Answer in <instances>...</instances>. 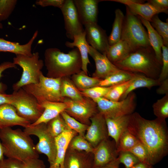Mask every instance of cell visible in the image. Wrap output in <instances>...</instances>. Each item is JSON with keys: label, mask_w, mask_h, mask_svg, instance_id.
Segmentation results:
<instances>
[{"label": "cell", "mask_w": 168, "mask_h": 168, "mask_svg": "<svg viewBox=\"0 0 168 168\" xmlns=\"http://www.w3.org/2000/svg\"><path fill=\"white\" fill-rule=\"evenodd\" d=\"M11 103V94H8L0 92V105Z\"/></svg>", "instance_id": "cell-51"}, {"label": "cell", "mask_w": 168, "mask_h": 168, "mask_svg": "<svg viewBox=\"0 0 168 168\" xmlns=\"http://www.w3.org/2000/svg\"><path fill=\"white\" fill-rule=\"evenodd\" d=\"M133 52L128 44L120 40L109 46L106 55L110 61L114 64L123 60Z\"/></svg>", "instance_id": "cell-27"}, {"label": "cell", "mask_w": 168, "mask_h": 168, "mask_svg": "<svg viewBox=\"0 0 168 168\" xmlns=\"http://www.w3.org/2000/svg\"><path fill=\"white\" fill-rule=\"evenodd\" d=\"M114 64L120 69L154 79H158L162 66L151 47L138 48Z\"/></svg>", "instance_id": "cell-4"}, {"label": "cell", "mask_w": 168, "mask_h": 168, "mask_svg": "<svg viewBox=\"0 0 168 168\" xmlns=\"http://www.w3.org/2000/svg\"><path fill=\"white\" fill-rule=\"evenodd\" d=\"M125 5L128 9L133 14L139 16L149 22L152 17L160 13L167 14L168 9H163L156 7L144 1L138 0H110Z\"/></svg>", "instance_id": "cell-15"}, {"label": "cell", "mask_w": 168, "mask_h": 168, "mask_svg": "<svg viewBox=\"0 0 168 168\" xmlns=\"http://www.w3.org/2000/svg\"><path fill=\"white\" fill-rule=\"evenodd\" d=\"M115 17L113 24L112 30L108 37L109 44L112 45L121 40L125 16L119 9L115 11Z\"/></svg>", "instance_id": "cell-31"}, {"label": "cell", "mask_w": 168, "mask_h": 168, "mask_svg": "<svg viewBox=\"0 0 168 168\" xmlns=\"http://www.w3.org/2000/svg\"><path fill=\"white\" fill-rule=\"evenodd\" d=\"M94 168L102 167L114 160L117 157L114 142H112L108 138L102 141L94 148Z\"/></svg>", "instance_id": "cell-16"}, {"label": "cell", "mask_w": 168, "mask_h": 168, "mask_svg": "<svg viewBox=\"0 0 168 168\" xmlns=\"http://www.w3.org/2000/svg\"><path fill=\"white\" fill-rule=\"evenodd\" d=\"M61 78H54L44 76L42 72L39 82L25 85L22 88L34 97L41 105L44 102H63L60 90Z\"/></svg>", "instance_id": "cell-6"}, {"label": "cell", "mask_w": 168, "mask_h": 168, "mask_svg": "<svg viewBox=\"0 0 168 168\" xmlns=\"http://www.w3.org/2000/svg\"><path fill=\"white\" fill-rule=\"evenodd\" d=\"M137 16L143 25L147 29L150 45L154 52L156 58L162 65V47L164 45L162 39L152 26L150 22Z\"/></svg>", "instance_id": "cell-26"}, {"label": "cell", "mask_w": 168, "mask_h": 168, "mask_svg": "<svg viewBox=\"0 0 168 168\" xmlns=\"http://www.w3.org/2000/svg\"><path fill=\"white\" fill-rule=\"evenodd\" d=\"M0 140L4 156L22 162L39 158V153L30 135L20 128L0 129Z\"/></svg>", "instance_id": "cell-2"}, {"label": "cell", "mask_w": 168, "mask_h": 168, "mask_svg": "<svg viewBox=\"0 0 168 168\" xmlns=\"http://www.w3.org/2000/svg\"><path fill=\"white\" fill-rule=\"evenodd\" d=\"M60 114L69 129L73 130L78 134L85 137L88 125L79 122L68 114L65 111L62 112Z\"/></svg>", "instance_id": "cell-39"}, {"label": "cell", "mask_w": 168, "mask_h": 168, "mask_svg": "<svg viewBox=\"0 0 168 168\" xmlns=\"http://www.w3.org/2000/svg\"><path fill=\"white\" fill-rule=\"evenodd\" d=\"M91 124L85 134V138L95 148L109 136L105 117L98 112L90 119Z\"/></svg>", "instance_id": "cell-13"}, {"label": "cell", "mask_w": 168, "mask_h": 168, "mask_svg": "<svg viewBox=\"0 0 168 168\" xmlns=\"http://www.w3.org/2000/svg\"><path fill=\"white\" fill-rule=\"evenodd\" d=\"M65 0H39L35 3L42 7L52 6L61 9L63 7Z\"/></svg>", "instance_id": "cell-48"}, {"label": "cell", "mask_w": 168, "mask_h": 168, "mask_svg": "<svg viewBox=\"0 0 168 168\" xmlns=\"http://www.w3.org/2000/svg\"><path fill=\"white\" fill-rule=\"evenodd\" d=\"M18 115L31 124L40 117L44 108L35 98L22 88L11 94V103Z\"/></svg>", "instance_id": "cell-8"}, {"label": "cell", "mask_w": 168, "mask_h": 168, "mask_svg": "<svg viewBox=\"0 0 168 168\" xmlns=\"http://www.w3.org/2000/svg\"><path fill=\"white\" fill-rule=\"evenodd\" d=\"M62 168H94L93 154L68 148Z\"/></svg>", "instance_id": "cell-18"}, {"label": "cell", "mask_w": 168, "mask_h": 168, "mask_svg": "<svg viewBox=\"0 0 168 168\" xmlns=\"http://www.w3.org/2000/svg\"><path fill=\"white\" fill-rule=\"evenodd\" d=\"M159 86L156 90L157 94L165 95L168 94V78L160 82Z\"/></svg>", "instance_id": "cell-50"}, {"label": "cell", "mask_w": 168, "mask_h": 168, "mask_svg": "<svg viewBox=\"0 0 168 168\" xmlns=\"http://www.w3.org/2000/svg\"><path fill=\"white\" fill-rule=\"evenodd\" d=\"M84 26L86 39L89 45L100 53L106 54L110 45L105 31L97 23H90Z\"/></svg>", "instance_id": "cell-14"}, {"label": "cell", "mask_w": 168, "mask_h": 168, "mask_svg": "<svg viewBox=\"0 0 168 168\" xmlns=\"http://www.w3.org/2000/svg\"><path fill=\"white\" fill-rule=\"evenodd\" d=\"M41 105L44 108L43 112L36 121L30 124L31 125L42 123L47 124L64 111L67 108L64 102L47 101L42 103Z\"/></svg>", "instance_id": "cell-24"}, {"label": "cell", "mask_w": 168, "mask_h": 168, "mask_svg": "<svg viewBox=\"0 0 168 168\" xmlns=\"http://www.w3.org/2000/svg\"><path fill=\"white\" fill-rule=\"evenodd\" d=\"M4 156L2 146L0 140V161L4 159Z\"/></svg>", "instance_id": "cell-54"}, {"label": "cell", "mask_w": 168, "mask_h": 168, "mask_svg": "<svg viewBox=\"0 0 168 168\" xmlns=\"http://www.w3.org/2000/svg\"><path fill=\"white\" fill-rule=\"evenodd\" d=\"M133 78L128 81L112 86L111 88L104 98L112 101L119 100L121 97L129 86Z\"/></svg>", "instance_id": "cell-37"}, {"label": "cell", "mask_w": 168, "mask_h": 168, "mask_svg": "<svg viewBox=\"0 0 168 168\" xmlns=\"http://www.w3.org/2000/svg\"><path fill=\"white\" fill-rule=\"evenodd\" d=\"M17 2L16 0H0V22L9 18Z\"/></svg>", "instance_id": "cell-41"}, {"label": "cell", "mask_w": 168, "mask_h": 168, "mask_svg": "<svg viewBox=\"0 0 168 168\" xmlns=\"http://www.w3.org/2000/svg\"><path fill=\"white\" fill-rule=\"evenodd\" d=\"M88 51L96 65V69L92 77L102 80L120 69L110 61L105 54L100 53L89 45Z\"/></svg>", "instance_id": "cell-17"}, {"label": "cell", "mask_w": 168, "mask_h": 168, "mask_svg": "<svg viewBox=\"0 0 168 168\" xmlns=\"http://www.w3.org/2000/svg\"><path fill=\"white\" fill-rule=\"evenodd\" d=\"M130 168H152V166L139 162Z\"/></svg>", "instance_id": "cell-53"}, {"label": "cell", "mask_w": 168, "mask_h": 168, "mask_svg": "<svg viewBox=\"0 0 168 168\" xmlns=\"http://www.w3.org/2000/svg\"><path fill=\"white\" fill-rule=\"evenodd\" d=\"M60 9L63 17L66 36L73 40L75 35L85 31L73 0H65Z\"/></svg>", "instance_id": "cell-12"}, {"label": "cell", "mask_w": 168, "mask_h": 168, "mask_svg": "<svg viewBox=\"0 0 168 168\" xmlns=\"http://www.w3.org/2000/svg\"><path fill=\"white\" fill-rule=\"evenodd\" d=\"M160 84V82L158 79L150 78L143 75L137 73L133 78L129 86L121 97L119 100L124 99L130 93L137 89L145 87L150 89L153 87L159 86Z\"/></svg>", "instance_id": "cell-28"}, {"label": "cell", "mask_w": 168, "mask_h": 168, "mask_svg": "<svg viewBox=\"0 0 168 168\" xmlns=\"http://www.w3.org/2000/svg\"><path fill=\"white\" fill-rule=\"evenodd\" d=\"M152 108L157 118L165 120L168 117V94L158 100L153 104Z\"/></svg>", "instance_id": "cell-38"}, {"label": "cell", "mask_w": 168, "mask_h": 168, "mask_svg": "<svg viewBox=\"0 0 168 168\" xmlns=\"http://www.w3.org/2000/svg\"><path fill=\"white\" fill-rule=\"evenodd\" d=\"M117 157L120 163L124 164L125 168H130L140 162L138 158L129 152H123L119 153Z\"/></svg>", "instance_id": "cell-43"}, {"label": "cell", "mask_w": 168, "mask_h": 168, "mask_svg": "<svg viewBox=\"0 0 168 168\" xmlns=\"http://www.w3.org/2000/svg\"><path fill=\"white\" fill-rule=\"evenodd\" d=\"M44 57L48 77H68L82 70V60L77 48L73 49L68 53L57 48H48L45 51Z\"/></svg>", "instance_id": "cell-3"}, {"label": "cell", "mask_w": 168, "mask_h": 168, "mask_svg": "<svg viewBox=\"0 0 168 168\" xmlns=\"http://www.w3.org/2000/svg\"><path fill=\"white\" fill-rule=\"evenodd\" d=\"M161 21L157 14L152 19L150 23L162 39L164 45L168 47V21Z\"/></svg>", "instance_id": "cell-35"}, {"label": "cell", "mask_w": 168, "mask_h": 168, "mask_svg": "<svg viewBox=\"0 0 168 168\" xmlns=\"http://www.w3.org/2000/svg\"><path fill=\"white\" fill-rule=\"evenodd\" d=\"M46 124L48 130L55 138L65 131L70 129L60 114Z\"/></svg>", "instance_id": "cell-34"}, {"label": "cell", "mask_w": 168, "mask_h": 168, "mask_svg": "<svg viewBox=\"0 0 168 168\" xmlns=\"http://www.w3.org/2000/svg\"><path fill=\"white\" fill-rule=\"evenodd\" d=\"M49 168H61V167L60 166H55L53 165H50Z\"/></svg>", "instance_id": "cell-55"}, {"label": "cell", "mask_w": 168, "mask_h": 168, "mask_svg": "<svg viewBox=\"0 0 168 168\" xmlns=\"http://www.w3.org/2000/svg\"><path fill=\"white\" fill-rule=\"evenodd\" d=\"M127 130L147 149L151 166L167 154L168 137L165 120H149L137 112L130 115Z\"/></svg>", "instance_id": "cell-1"}, {"label": "cell", "mask_w": 168, "mask_h": 168, "mask_svg": "<svg viewBox=\"0 0 168 168\" xmlns=\"http://www.w3.org/2000/svg\"><path fill=\"white\" fill-rule=\"evenodd\" d=\"M38 34V31L36 30L28 42L24 44H20L18 43L0 38V52H9L14 53L16 55L30 56L33 54L31 52L32 45Z\"/></svg>", "instance_id": "cell-21"}, {"label": "cell", "mask_w": 168, "mask_h": 168, "mask_svg": "<svg viewBox=\"0 0 168 168\" xmlns=\"http://www.w3.org/2000/svg\"><path fill=\"white\" fill-rule=\"evenodd\" d=\"M139 142L138 139L127 130L119 138L116 147V152L118 154L121 152L128 151Z\"/></svg>", "instance_id": "cell-33"}, {"label": "cell", "mask_w": 168, "mask_h": 168, "mask_svg": "<svg viewBox=\"0 0 168 168\" xmlns=\"http://www.w3.org/2000/svg\"><path fill=\"white\" fill-rule=\"evenodd\" d=\"M30 124L29 121L19 116L11 105H0V129L15 126L25 128Z\"/></svg>", "instance_id": "cell-20"}, {"label": "cell", "mask_w": 168, "mask_h": 168, "mask_svg": "<svg viewBox=\"0 0 168 168\" xmlns=\"http://www.w3.org/2000/svg\"><path fill=\"white\" fill-rule=\"evenodd\" d=\"M78 133L72 129L66 130L55 138L57 155L54 165L62 168L66 151L72 139Z\"/></svg>", "instance_id": "cell-22"}, {"label": "cell", "mask_w": 168, "mask_h": 168, "mask_svg": "<svg viewBox=\"0 0 168 168\" xmlns=\"http://www.w3.org/2000/svg\"><path fill=\"white\" fill-rule=\"evenodd\" d=\"M23 131L30 136L34 135L38 138L39 141L35 145L37 151L47 156L50 165H54L57 155L55 138L48 130L46 124L42 123L34 126L30 124L25 128Z\"/></svg>", "instance_id": "cell-10"}, {"label": "cell", "mask_w": 168, "mask_h": 168, "mask_svg": "<svg viewBox=\"0 0 168 168\" xmlns=\"http://www.w3.org/2000/svg\"><path fill=\"white\" fill-rule=\"evenodd\" d=\"M72 76V81L79 91L98 86L101 80L89 77L82 70Z\"/></svg>", "instance_id": "cell-30"}, {"label": "cell", "mask_w": 168, "mask_h": 168, "mask_svg": "<svg viewBox=\"0 0 168 168\" xmlns=\"http://www.w3.org/2000/svg\"><path fill=\"white\" fill-rule=\"evenodd\" d=\"M67 108L65 111L80 123L89 126L90 119L99 112L97 105L92 99L84 96L80 100H74L65 98L64 102Z\"/></svg>", "instance_id": "cell-11"}, {"label": "cell", "mask_w": 168, "mask_h": 168, "mask_svg": "<svg viewBox=\"0 0 168 168\" xmlns=\"http://www.w3.org/2000/svg\"><path fill=\"white\" fill-rule=\"evenodd\" d=\"M99 0H74L76 7L81 22L83 25L90 23H97L98 4Z\"/></svg>", "instance_id": "cell-19"}, {"label": "cell", "mask_w": 168, "mask_h": 168, "mask_svg": "<svg viewBox=\"0 0 168 168\" xmlns=\"http://www.w3.org/2000/svg\"><path fill=\"white\" fill-rule=\"evenodd\" d=\"M3 25L2 23L0 22V29H2L3 28Z\"/></svg>", "instance_id": "cell-56"}, {"label": "cell", "mask_w": 168, "mask_h": 168, "mask_svg": "<svg viewBox=\"0 0 168 168\" xmlns=\"http://www.w3.org/2000/svg\"><path fill=\"white\" fill-rule=\"evenodd\" d=\"M128 152L133 154L140 162L151 166L149 163L148 152L144 146L140 142Z\"/></svg>", "instance_id": "cell-42"}, {"label": "cell", "mask_w": 168, "mask_h": 168, "mask_svg": "<svg viewBox=\"0 0 168 168\" xmlns=\"http://www.w3.org/2000/svg\"><path fill=\"white\" fill-rule=\"evenodd\" d=\"M73 40L72 42L66 41L65 43V45L71 48L75 47L78 49L82 60V70L87 75V66L90 63V62L88 56L89 44L86 39L85 30L83 32L75 35Z\"/></svg>", "instance_id": "cell-25"}, {"label": "cell", "mask_w": 168, "mask_h": 168, "mask_svg": "<svg viewBox=\"0 0 168 168\" xmlns=\"http://www.w3.org/2000/svg\"><path fill=\"white\" fill-rule=\"evenodd\" d=\"M121 40L125 41L133 51L139 48L151 47L147 32L140 19L127 7Z\"/></svg>", "instance_id": "cell-5"}, {"label": "cell", "mask_w": 168, "mask_h": 168, "mask_svg": "<svg viewBox=\"0 0 168 168\" xmlns=\"http://www.w3.org/2000/svg\"><path fill=\"white\" fill-rule=\"evenodd\" d=\"M136 95L133 91L124 99L118 101L104 97L92 100L96 103L99 112L105 118H114L133 113L136 105Z\"/></svg>", "instance_id": "cell-9"}, {"label": "cell", "mask_w": 168, "mask_h": 168, "mask_svg": "<svg viewBox=\"0 0 168 168\" xmlns=\"http://www.w3.org/2000/svg\"><path fill=\"white\" fill-rule=\"evenodd\" d=\"M60 90L63 97L72 100H81L84 97L68 77L61 78Z\"/></svg>", "instance_id": "cell-32"}, {"label": "cell", "mask_w": 168, "mask_h": 168, "mask_svg": "<svg viewBox=\"0 0 168 168\" xmlns=\"http://www.w3.org/2000/svg\"><path fill=\"white\" fill-rule=\"evenodd\" d=\"M112 86H96L89 89L80 91L82 95L92 100L104 97Z\"/></svg>", "instance_id": "cell-40"}, {"label": "cell", "mask_w": 168, "mask_h": 168, "mask_svg": "<svg viewBox=\"0 0 168 168\" xmlns=\"http://www.w3.org/2000/svg\"><path fill=\"white\" fill-rule=\"evenodd\" d=\"M120 163L117 157L105 165L99 168H119Z\"/></svg>", "instance_id": "cell-52"}, {"label": "cell", "mask_w": 168, "mask_h": 168, "mask_svg": "<svg viewBox=\"0 0 168 168\" xmlns=\"http://www.w3.org/2000/svg\"><path fill=\"white\" fill-rule=\"evenodd\" d=\"M0 168H23L22 162L17 160L7 158L0 161Z\"/></svg>", "instance_id": "cell-46"}, {"label": "cell", "mask_w": 168, "mask_h": 168, "mask_svg": "<svg viewBox=\"0 0 168 168\" xmlns=\"http://www.w3.org/2000/svg\"><path fill=\"white\" fill-rule=\"evenodd\" d=\"M137 74L121 69L105 78L101 80L99 86L104 87H110L132 79Z\"/></svg>", "instance_id": "cell-29"}, {"label": "cell", "mask_w": 168, "mask_h": 168, "mask_svg": "<svg viewBox=\"0 0 168 168\" xmlns=\"http://www.w3.org/2000/svg\"><path fill=\"white\" fill-rule=\"evenodd\" d=\"M13 63L19 65L23 70L19 80L12 85L14 91H17L25 85L39 82L44 63L40 58L38 52L33 53L30 56L16 55L13 58Z\"/></svg>", "instance_id": "cell-7"}, {"label": "cell", "mask_w": 168, "mask_h": 168, "mask_svg": "<svg viewBox=\"0 0 168 168\" xmlns=\"http://www.w3.org/2000/svg\"><path fill=\"white\" fill-rule=\"evenodd\" d=\"M147 2L154 6L163 9H168V0H150Z\"/></svg>", "instance_id": "cell-49"}, {"label": "cell", "mask_w": 168, "mask_h": 168, "mask_svg": "<svg viewBox=\"0 0 168 168\" xmlns=\"http://www.w3.org/2000/svg\"><path fill=\"white\" fill-rule=\"evenodd\" d=\"M16 68V66L13 62L5 61L0 64V79L2 76V73L6 70L10 68ZM7 89V86L0 82V92L5 93Z\"/></svg>", "instance_id": "cell-47"}, {"label": "cell", "mask_w": 168, "mask_h": 168, "mask_svg": "<svg viewBox=\"0 0 168 168\" xmlns=\"http://www.w3.org/2000/svg\"><path fill=\"white\" fill-rule=\"evenodd\" d=\"M68 148L87 152H92L94 149L85 137L78 134L72 139Z\"/></svg>", "instance_id": "cell-36"}, {"label": "cell", "mask_w": 168, "mask_h": 168, "mask_svg": "<svg viewBox=\"0 0 168 168\" xmlns=\"http://www.w3.org/2000/svg\"><path fill=\"white\" fill-rule=\"evenodd\" d=\"M22 163L23 168H45L44 161L39 158L29 159Z\"/></svg>", "instance_id": "cell-45"}, {"label": "cell", "mask_w": 168, "mask_h": 168, "mask_svg": "<svg viewBox=\"0 0 168 168\" xmlns=\"http://www.w3.org/2000/svg\"><path fill=\"white\" fill-rule=\"evenodd\" d=\"M130 115L114 118H105L108 136L114 140L116 148L121 136L127 130Z\"/></svg>", "instance_id": "cell-23"}, {"label": "cell", "mask_w": 168, "mask_h": 168, "mask_svg": "<svg viewBox=\"0 0 168 168\" xmlns=\"http://www.w3.org/2000/svg\"><path fill=\"white\" fill-rule=\"evenodd\" d=\"M162 66L158 79L160 82L168 78V47L163 45L162 47Z\"/></svg>", "instance_id": "cell-44"}]
</instances>
